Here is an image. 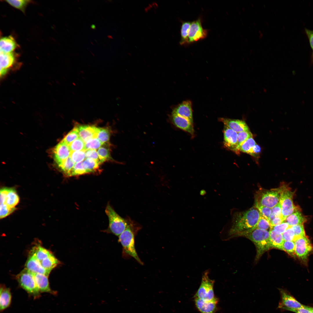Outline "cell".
Segmentation results:
<instances>
[{
	"label": "cell",
	"instance_id": "obj_1",
	"mask_svg": "<svg viewBox=\"0 0 313 313\" xmlns=\"http://www.w3.org/2000/svg\"><path fill=\"white\" fill-rule=\"evenodd\" d=\"M261 215L259 210L254 206L246 211L234 214L228 232L230 237L241 236L255 228Z\"/></svg>",
	"mask_w": 313,
	"mask_h": 313
},
{
	"label": "cell",
	"instance_id": "obj_2",
	"mask_svg": "<svg viewBox=\"0 0 313 313\" xmlns=\"http://www.w3.org/2000/svg\"><path fill=\"white\" fill-rule=\"evenodd\" d=\"M141 228L140 225L130 218L127 228L118 237L122 246L123 258L126 259L133 258L142 265L143 263L138 256L135 245V236Z\"/></svg>",
	"mask_w": 313,
	"mask_h": 313
},
{
	"label": "cell",
	"instance_id": "obj_3",
	"mask_svg": "<svg viewBox=\"0 0 313 313\" xmlns=\"http://www.w3.org/2000/svg\"><path fill=\"white\" fill-rule=\"evenodd\" d=\"M285 184L281 183L278 188L270 190L260 188L254 196V206H263L272 208L279 202Z\"/></svg>",
	"mask_w": 313,
	"mask_h": 313
},
{
	"label": "cell",
	"instance_id": "obj_4",
	"mask_svg": "<svg viewBox=\"0 0 313 313\" xmlns=\"http://www.w3.org/2000/svg\"><path fill=\"white\" fill-rule=\"evenodd\" d=\"M241 236L249 239L255 245L256 249V261L258 260L264 252L272 248L269 231L255 228Z\"/></svg>",
	"mask_w": 313,
	"mask_h": 313
},
{
	"label": "cell",
	"instance_id": "obj_5",
	"mask_svg": "<svg viewBox=\"0 0 313 313\" xmlns=\"http://www.w3.org/2000/svg\"><path fill=\"white\" fill-rule=\"evenodd\" d=\"M20 286L34 299L41 296V292L37 286L34 273L25 268L16 276Z\"/></svg>",
	"mask_w": 313,
	"mask_h": 313
},
{
	"label": "cell",
	"instance_id": "obj_6",
	"mask_svg": "<svg viewBox=\"0 0 313 313\" xmlns=\"http://www.w3.org/2000/svg\"><path fill=\"white\" fill-rule=\"evenodd\" d=\"M105 212L109 221L108 230L109 232L119 236L127 228L130 218L128 217L124 219L121 217L109 204L107 205Z\"/></svg>",
	"mask_w": 313,
	"mask_h": 313
},
{
	"label": "cell",
	"instance_id": "obj_7",
	"mask_svg": "<svg viewBox=\"0 0 313 313\" xmlns=\"http://www.w3.org/2000/svg\"><path fill=\"white\" fill-rule=\"evenodd\" d=\"M208 270L203 274L201 284L195 295V297L206 301H211L216 298L214 290V280L210 278Z\"/></svg>",
	"mask_w": 313,
	"mask_h": 313
},
{
	"label": "cell",
	"instance_id": "obj_8",
	"mask_svg": "<svg viewBox=\"0 0 313 313\" xmlns=\"http://www.w3.org/2000/svg\"><path fill=\"white\" fill-rule=\"evenodd\" d=\"M294 193V191H292L290 188L285 184L279 201L281 207L282 217L284 221L288 216L299 208L293 203Z\"/></svg>",
	"mask_w": 313,
	"mask_h": 313
},
{
	"label": "cell",
	"instance_id": "obj_9",
	"mask_svg": "<svg viewBox=\"0 0 313 313\" xmlns=\"http://www.w3.org/2000/svg\"><path fill=\"white\" fill-rule=\"evenodd\" d=\"M294 242L295 255L303 262L306 263L308 256L313 251V246L309 239L305 236L296 239Z\"/></svg>",
	"mask_w": 313,
	"mask_h": 313
},
{
	"label": "cell",
	"instance_id": "obj_10",
	"mask_svg": "<svg viewBox=\"0 0 313 313\" xmlns=\"http://www.w3.org/2000/svg\"><path fill=\"white\" fill-rule=\"evenodd\" d=\"M0 77H3L11 70L18 68L17 55L14 52H0Z\"/></svg>",
	"mask_w": 313,
	"mask_h": 313
},
{
	"label": "cell",
	"instance_id": "obj_11",
	"mask_svg": "<svg viewBox=\"0 0 313 313\" xmlns=\"http://www.w3.org/2000/svg\"><path fill=\"white\" fill-rule=\"evenodd\" d=\"M279 290L281 295V301L278 306L279 308L294 312V310L303 305L287 290L281 288Z\"/></svg>",
	"mask_w": 313,
	"mask_h": 313
},
{
	"label": "cell",
	"instance_id": "obj_12",
	"mask_svg": "<svg viewBox=\"0 0 313 313\" xmlns=\"http://www.w3.org/2000/svg\"><path fill=\"white\" fill-rule=\"evenodd\" d=\"M19 200V197L14 188H4L1 189L0 205H5L10 208L16 209L15 207Z\"/></svg>",
	"mask_w": 313,
	"mask_h": 313
},
{
	"label": "cell",
	"instance_id": "obj_13",
	"mask_svg": "<svg viewBox=\"0 0 313 313\" xmlns=\"http://www.w3.org/2000/svg\"><path fill=\"white\" fill-rule=\"evenodd\" d=\"M207 30L203 28L200 19L191 23L188 36V43L197 41L205 38L207 35Z\"/></svg>",
	"mask_w": 313,
	"mask_h": 313
},
{
	"label": "cell",
	"instance_id": "obj_14",
	"mask_svg": "<svg viewBox=\"0 0 313 313\" xmlns=\"http://www.w3.org/2000/svg\"><path fill=\"white\" fill-rule=\"evenodd\" d=\"M223 144L227 148L237 154L238 148L237 133L224 125L223 130Z\"/></svg>",
	"mask_w": 313,
	"mask_h": 313
},
{
	"label": "cell",
	"instance_id": "obj_15",
	"mask_svg": "<svg viewBox=\"0 0 313 313\" xmlns=\"http://www.w3.org/2000/svg\"><path fill=\"white\" fill-rule=\"evenodd\" d=\"M71 152L68 145L62 141L56 145L53 153L54 161L58 165L70 156Z\"/></svg>",
	"mask_w": 313,
	"mask_h": 313
},
{
	"label": "cell",
	"instance_id": "obj_16",
	"mask_svg": "<svg viewBox=\"0 0 313 313\" xmlns=\"http://www.w3.org/2000/svg\"><path fill=\"white\" fill-rule=\"evenodd\" d=\"M171 119L172 122L177 127L194 135L193 122L189 120L172 113Z\"/></svg>",
	"mask_w": 313,
	"mask_h": 313
},
{
	"label": "cell",
	"instance_id": "obj_17",
	"mask_svg": "<svg viewBox=\"0 0 313 313\" xmlns=\"http://www.w3.org/2000/svg\"><path fill=\"white\" fill-rule=\"evenodd\" d=\"M218 120L223 123L224 125L237 133L250 130L248 126L243 120L224 118H219Z\"/></svg>",
	"mask_w": 313,
	"mask_h": 313
},
{
	"label": "cell",
	"instance_id": "obj_18",
	"mask_svg": "<svg viewBox=\"0 0 313 313\" xmlns=\"http://www.w3.org/2000/svg\"><path fill=\"white\" fill-rule=\"evenodd\" d=\"M195 303L197 309L201 313H215L217 309L218 299L209 301H203L195 297Z\"/></svg>",
	"mask_w": 313,
	"mask_h": 313
},
{
	"label": "cell",
	"instance_id": "obj_19",
	"mask_svg": "<svg viewBox=\"0 0 313 313\" xmlns=\"http://www.w3.org/2000/svg\"><path fill=\"white\" fill-rule=\"evenodd\" d=\"M192 103L189 100L183 101L178 105L172 113L185 118L193 122Z\"/></svg>",
	"mask_w": 313,
	"mask_h": 313
},
{
	"label": "cell",
	"instance_id": "obj_20",
	"mask_svg": "<svg viewBox=\"0 0 313 313\" xmlns=\"http://www.w3.org/2000/svg\"><path fill=\"white\" fill-rule=\"evenodd\" d=\"M77 127L79 137L85 143L91 139L97 138L99 128L94 126L85 125H79Z\"/></svg>",
	"mask_w": 313,
	"mask_h": 313
},
{
	"label": "cell",
	"instance_id": "obj_21",
	"mask_svg": "<svg viewBox=\"0 0 313 313\" xmlns=\"http://www.w3.org/2000/svg\"><path fill=\"white\" fill-rule=\"evenodd\" d=\"M25 268L33 273L43 274L48 276L51 271L44 268L40 262L30 254L26 263Z\"/></svg>",
	"mask_w": 313,
	"mask_h": 313
},
{
	"label": "cell",
	"instance_id": "obj_22",
	"mask_svg": "<svg viewBox=\"0 0 313 313\" xmlns=\"http://www.w3.org/2000/svg\"><path fill=\"white\" fill-rule=\"evenodd\" d=\"M34 274L37 286L41 293H48L54 295L57 294V292L50 288L48 276L41 274L34 273Z\"/></svg>",
	"mask_w": 313,
	"mask_h": 313
},
{
	"label": "cell",
	"instance_id": "obj_23",
	"mask_svg": "<svg viewBox=\"0 0 313 313\" xmlns=\"http://www.w3.org/2000/svg\"><path fill=\"white\" fill-rule=\"evenodd\" d=\"M12 295L9 288L1 285L0 288V311L2 312L10 305Z\"/></svg>",
	"mask_w": 313,
	"mask_h": 313
},
{
	"label": "cell",
	"instance_id": "obj_24",
	"mask_svg": "<svg viewBox=\"0 0 313 313\" xmlns=\"http://www.w3.org/2000/svg\"><path fill=\"white\" fill-rule=\"evenodd\" d=\"M17 46L15 39L11 36L2 37L0 39V52L5 53L13 52Z\"/></svg>",
	"mask_w": 313,
	"mask_h": 313
},
{
	"label": "cell",
	"instance_id": "obj_25",
	"mask_svg": "<svg viewBox=\"0 0 313 313\" xmlns=\"http://www.w3.org/2000/svg\"><path fill=\"white\" fill-rule=\"evenodd\" d=\"M306 221V217L303 215L299 208H298L288 216L284 221L291 226L303 224Z\"/></svg>",
	"mask_w": 313,
	"mask_h": 313
},
{
	"label": "cell",
	"instance_id": "obj_26",
	"mask_svg": "<svg viewBox=\"0 0 313 313\" xmlns=\"http://www.w3.org/2000/svg\"><path fill=\"white\" fill-rule=\"evenodd\" d=\"M269 232L270 242L272 248L282 250L284 241L282 234L278 233L272 228H270Z\"/></svg>",
	"mask_w": 313,
	"mask_h": 313
},
{
	"label": "cell",
	"instance_id": "obj_27",
	"mask_svg": "<svg viewBox=\"0 0 313 313\" xmlns=\"http://www.w3.org/2000/svg\"><path fill=\"white\" fill-rule=\"evenodd\" d=\"M52 253L40 245L34 246L31 250L30 254L40 262L47 257Z\"/></svg>",
	"mask_w": 313,
	"mask_h": 313
},
{
	"label": "cell",
	"instance_id": "obj_28",
	"mask_svg": "<svg viewBox=\"0 0 313 313\" xmlns=\"http://www.w3.org/2000/svg\"><path fill=\"white\" fill-rule=\"evenodd\" d=\"M42 266L46 270H51L60 264V262L52 253L47 257L40 262Z\"/></svg>",
	"mask_w": 313,
	"mask_h": 313
},
{
	"label": "cell",
	"instance_id": "obj_29",
	"mask_svg": "<svg viewBox=\"0 0 313 313\" xmlns=\"http://www.w3.org/2000/svg\"><path fill=\"white\" fill-rule=\"evenodd\" d=\"M100 163L90 158H86L83 162V165L88 173L95 172L99 167Z\"/></svg>",
	"mask_w": 313,
	"mask_h": 313
},
{
	"label": "cell",
	"instance_id": "obj_30",
	"mask_svg": "<svg viewBox=\"0 0 313 313\" xmlns=\"http://www.w3.org/2000/svg\"><path fill=\"white\" fill-rule=\"evenodd\" d=\"M191 23L188 21L182 23L181 27V39L180 44L183 45L188 43V36Z\"/></svg>",
	"mask_w": 313,
	"mask_h": 313
},
{
	"label": "cell",
	"instance_id": "obj_31",
	"mask_svg": "<svg viewBox=\"0 0 313 313\" xmlns=\"http://www.w3.org/2000/svg\"><path fill=\"white\" fill-rule=\"evenodd\" d=\"M74 163L70 157L69 156L58 165L61 171L65 175L67 176L68 174L74 167Z\"/></svg>",
	"mask_w": 313,
	"mask_h": 313
},
{
	"label": "cell",
	"instance_id": "obj_32",
	"mask_svg": "<svg viewBox=\"0 0 313 313\" xmlns=\"http://www.w3.org/2000/svg\"><path fill=\"white\" fill-rule=\"evenodd\" d=\"M5 1L12 6L24 12L26 8L31 1L27 0H8Z\"/></svg>",
	"mask_w": 313,
	"mask_h": 313
},
{
	"label": "cell",
	"instance_id": "obj_33",
	"mask_svg": "<svg viewBox=\"0 0 313 313\" xmlns=\"http://www.w3.org/2000/svg\"><path fill=\"white\" fill-rule=\"evenodd\" d=\"M88 173L84 167L83 162L76 163L68 174L67 176H71L80 175Z\"/></svg>",
	"mask_w": 313,
	"mask_h": 313
},
{
	"label": "cell",
	"instance_id": "obj_34",
	"mask_svg": "<svg viewBox=\"0 0 313 313\" xmlns=\"http://www.w3.org/2000/svg\"><path fill=\"white\" fill-rule=\"evenodd\" d=\"M97 152L101 163L111 159L109 148L107 146H101Z\"/></svg>",
	"mask_w": 313,
	"mask_h": 313
},
{
	"label": "cell",
	"instance_id": "obj_35",
	"mask_svg": "<svg viewBox=\"0 0 313 313\" xmlns=\"http://www.w3.org/2000/svg\"><path fill=\"white\" fill-rule=\"evenodd\" d=\"M256 144L253 138L251 137L247 140L239 148V151L250 154L253 147Z\"/></svg>",
	"mask_w": 313,
	"mask_h": 313
},
{
	"label": "cell",
	"instance_id": "obj_36",
	"mask_svg": "<svg viewBox=\"0 0 313 313\" xmlns=\"http://www.w3.org/2000/svg\"><path fill=\"white\" fill-rule=\"evenodd\" d=\"M79 137L78 131L76 126L64 137L62 141L69 145L74 140L79 138Z\"/></svg>",
	"mask_w": 313,
	"mask_h": 313
},
{
	"label": "cell",
	"instance_id": "obj_37",
	"mask_svg": "<svg viewBox=\"0 0 313 313\" xmlns=\"http://www.w3.org/2000/svg\"><path fill=\"white\" fill-rule=\"evenodd\" d=\"M68 145L71 151L85 150V143L79 137Z\"/></svg>",
	"mask_w": 313,
	"mask_h": 313
},
{
	"label": "cell",
	"instance_id": "obj_38",
	"mask_svg": "<svg viewBox=\"0 0 313 313\" xmlns=\"http://www.w3.org/2000/svg\"><path fill=\"white\" fill-rule=\"evenodd\" d=\"M294 241H284L282 246V250L284 251L290 256H294L296 255Z\"/></svg>",
	"mask_w": 313,
	"mask_h": 313
},
{
	"label": "cell",
	"instance_id": "obj_39",
	"mask_svg": "<svg viewBox=\"0 0 313 313\" xmlns=\"http://www.w3.org/2000/svg\"><path fill=\"white\" fill-rule=\"evenodd\" d=\"M252 137V134L250 130L243 131L238 133L237 141L238 150H239V147L244 143L248 139Z\"/></svg>",
	"mask_w": 313,
	"mask_h": 313
},
{
	"label": "cell",
	"instance_id": "obj_40",
	"mask_svg": "<svg viewBox=\"0 0 313 313\" xmlns=\"http://www.w3.org/2000/svg\"><path fill=\"white\" fill-rule=\"evenodd\" d=\"M102 145L97 138H92L85 143V149L86 150L89 149L96 150L99 149Z\"/></svg>",
	"mask_w": 313,
	"mask_h": 313
},
{
	"label": "cell",
	"instance_id": "obj_41",
	"mask_svg": "<svg viewBox=\"0 0 313 313\" xmlns=\"http://www.w3.org/2000/svg\"><path fill=\"white\" fill-rule=\"evenodd\" d=\"M86 150L71 151L70 156L74 163L82 162L85 157Z\"/></svg>",
	"mask_w": 313,
	"mask_h": 313
},
{
	"label": "cell",
	"instance_id": "obj_42",
	"mask_svg": "<svg viewBox=\"0 0 313 313\" xmlns=\"http://www.w3.org/2000/svg\"><path fill=\"white\" fill-rule=\"evenodd\" d=\"M110 135V132L108 129L99 128L97 138L103 144L109 141Z\"/></svg>",
	"mask_w": 313,
	"mask_h": 313
},
{
	"label": "cell",
	"instance_id": "obj_43",
	"mask_svg": "<svg viewBox=\"0 0 313 313\" xmlns=\"http://www.w3.org/2000/svg\"><path fill=\"white\" fill-rule=\"evenodd\" d=\"M255 228L267 230H268L269 229L270 230V221L261 215Z\"/></svg>",
	"mask_w": 313,
	"mask_h": 313
},
{
	"label": "cell",
	"instance_id": "obj_44",
	"mask_svg": "<svg viewBox=\"0 0 313 313\" xmlns=\"http://www.w3.org/2000/svg\"><path fill=\"white\" fill-rule=\"evenodd\" d=\"M295 236V240L299 237L306 236L303 224L291 226Z\"/></svg>",
	"mask_w": 313,
	"mask_h": 313
},
{
	"label": "cell",
	"instance_id": "obj_45",
	"mask_svg": "<svg viewBox=\"0 0 313 313\" xmlns=\"http://www.w3.org/2000/svg\"><path fill=\"white\" fill-rule=\"evenodd\" d=\"M282 216V209L280 202L271 208L270 221L275 217Z\"/></svg>",
	"mask_w": 313,
	"mask_h": 313
},
{
	"label": "cell",
	"instance_id": "obj_46",
	"mask_svg": "<svg viewBox=\"0 0 313 313\" xmlns=\"http://www.w3.org/2000/svg\"><path fill=\"white\" fill-rule=\"evenodd\" d=\"M282 235L284 241H294L295 240L294 233L291 226L282 234Z\"/></svg>",
	"mask_w": 313,
	"mask_h": 313
},
{
	"label": "cell",
	"instance_id": "obj_47",
	"mask_svg": "<svg viewBox=\"0 0 313 313\" xmlns=\"http://www.w3.org/2000/svg\"><path fill=\"white\" fill-rule=\"evenodd\" d=\"M256 207L259 210L261 215L270 221V217L271 213V208L263 206H259Z\"/></svg>",
	"mask_w": 313,
	"mask_h": 313
},
{
	"label": "cell",
	"instance_id": "obj_48",
	"mask_svg": "<svg viewBox=\"0 0 313 313\" xmlns=\"http://www.w3.org/2000/svg\"><path fill=\"white\" fill-rule=\"evenodd\" d=\"M290 226L287 223L284 221L279 225L271 227L270 228L278 233L282 234Z\"/></svg>",
	"mask_w": 313,
	"mask_h": 313
},
{
	"label": "cell",
	"instance_id": "obj_49",
	"mask_svg": "<svg viewBox=\"0 0 313 313\" xmlns=\"http://www.w3.org/2000/svg\"><path fill=\"white\" fill-rule=\"evenodd\" d=\"M3 205H0V218L3 219L10 215L15 210Z\"/></svg>",
	"mask_w": 313,
	"mask_h": 313
},
{
	"label": "cell",
	"instance_id": "obj_50",
	"mask_svg": "<svg viewBox=\"0 0 313 313\" xmlns=\"http://www.w3.org/2000/svg\"><path fill=\"white\" fill-rule=\"evenodd\" d=\"M85 158L93 159L100 162L97 152L95 150L89 149L86 150Z\"/></svg>",
	"mask_w": 313,
	"mask_h": 313
},
{
	"label": "cell",
	"instance_id": "obj_51",
	"mask_svg": "<svg viewBox=\"0 0 313 313\" xmlns=\"http://www.w3.org/2000/svg\"><path fill=\"white\" fill-rule=\"evenodd\" d=\"M284 221L282 216L275 217L270 221V228L272 227L279 225Z\"/></svg>",
	"mask_w": 313,
	"mask_h": 313
},
{
	"label": "cell",
	"instance_id": "obj_52",
	"mask_svg": "<svg viewBox=\"0 0 313 313\" xmlns=\"http://www.w3.org/2000/svg\"><path fill=\"white\" fill-rule=\"evenodd\" d=\"M261 151V147L256 144L253 147L249 154L255 157L260 154Z\"/></svg>",
	"mask_w": 313,
	"mask_h": 313
},
{
	"label": "cell",
	"instance_id": "obj_53",
	"mask_svg": "<svg viewBox=\"0 0 313 313\" xmlns=\"http://www.w3.org/2000/svg\"><path fill=\"white\" fill-rule=\"evenodd\" d=\"M305 32L308 38L310 46L313 50V30L305 29Z\"/></svg>",
	"mask_w": 313,
	"mask_h": 313
},
{
	"label": "cell",
	"instance_id": "obj_54",
	"mask_svg": "<svg viewBox=\"0 0 313 313\" xmlns=\"http://www.w3.org/2000/svg\"><path fill=\"white\" fill-rule=\"evenodd\" d=\"M294 312L296 313H312L309 307L303 305V307L295 310Z\"/></svg>",
	"mask_w": 313,
	"mask_h": 313
},
{
	"label": "cell",
	"instance_id": "obj_55",
	"mask_svg": "<svg viewBox=\"0 0 313 313\" xmlns=\"http://www.w3.org/2000/svg\"><path fill=\"white\" fill-rule=\"evenodd\" d=\"M200 194L201 195H204L206 194V191L204 190H202L200 192Z\"/></svg>",
	"mask_w": 313,
	"mask_h": 313
},
{
	"label": "cell",
	"instance_id": "obj_56",
	"mask_svg": "<svg viewBox=\"0 0 313 313\" xmlns=\"http://www.w3.org/2000/svg\"><path fill=\"white\" fill-rule=\"evenodd\" d=\"M91 28L92 29H94L96 28V26H95V25H94V24H92L91 26Z\"/></svg>",
	"mask_w": 313,
	"mask_h": 313
},
{
	"label": "cell",
	"instance_id": "obj_57",
	"mask_svg": "<svg viewBox=\"0 0 313 313\" xmlns=\"http://www.w3.org/2000/svg\"><path fill=\"white\" fill-rule=\"evenodd\" d=\"M309 309L310 310V311H311V313H313V308H312V307H309Z\"/></svg>",
	"mask_w": 313,
	"mask_h": 313
},
{
	"label": "cell",
	"instance_id": "obj_58",
	"mask_svg": "<svg viewBox=\"0 0 313 313\" xmlns=\"http://www.w3.org/2000/svg\"><path fill=\"white\" fill-rule=\"evenodd\" d=\"M311 58H312V61H313V53H312V54Z\"/></svg>",
	"mask_w": 313,
	"mask_h": 313
}]
</instances>
